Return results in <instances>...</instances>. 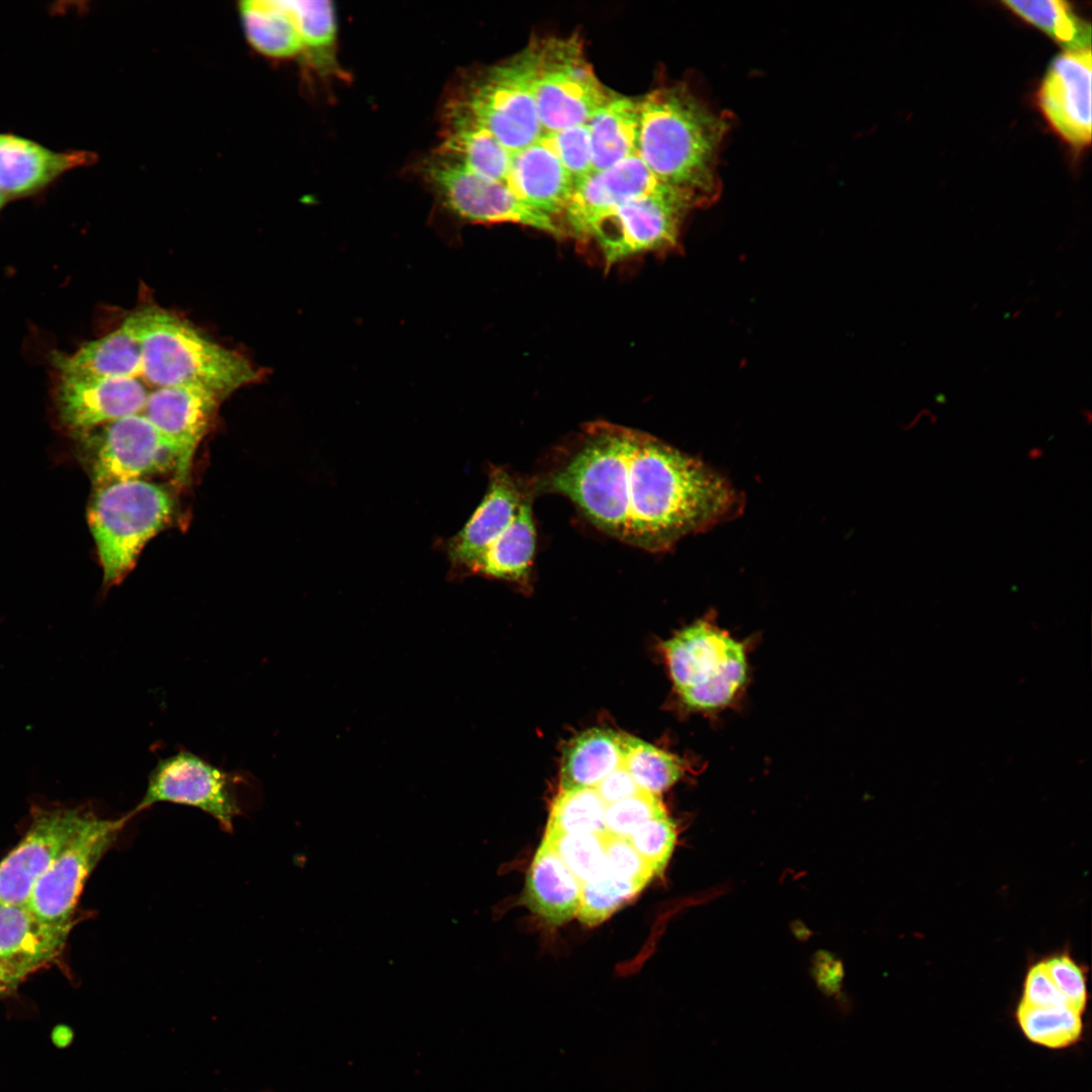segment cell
<instances>
[{"instance_id": "1", "label": "cell", "mask_w": 1092, "mask_h": 1092, "mask_svg": "<svg viewBox=\"0 0 1092 1092\" xmlns=\"http://www.w3.org/2000/svg\"><path fill=\"white\" fill-rule=\"evenodd\" d=\"M535 492L568 498L598 529L646 551H664L736 512L738 497L702 461L632 428L587 424Z\"/></svg>"}, {"instance_id": "2", "label": "cell", "mask_w": 1092, "mask_h": 1092, "mask_svg": "<svg viewBox=\"0 0 1092 1092\" xmlns=\"http://www.w3.org/2000/svg\"><path fill=\"white\" fill-rule=\"evenodd\" d=\"M637 154L655 178L695 208L715 202L720 147L730 128L685 84L663 86L639 100Z\"/></svg>"}, {"instance_id": "3", "label": "cell", "mask_w": 1092, "mask_h": 1092, "mask_svg": "<svg viewBox=\"0 0 1092 1092\" xmlns=\"http://www.w3.org/2000/svg\"><path fill=\"white\" fill-rule=\"evenodd\" d=\"M128 318L141 343V375L156 388L195 385L222 398L261 378L245 356L205 338L175 314L149 307Z\"/></svg>"}, {"instance_id": "4", "label": "cell", "mask_w": 1092, "mask_h": 1092, "mask_svg": "<svg viewBox=\"0 0 1092 1092\" xmlns=\"http://www.w3.org/2000/svg\"><path fill=\"white\" fill-rule=\"evenodd\" d=\"M174 512L162 486L131 479L98 486L88 510L89 528L103 570V582H119Z\"/></svg>"}, {"instance_id": "5", "label": "cell", "mask_w": 1092, "mask_h": 1092, "mask_svg": "<svg viewBox=\"0 0 1092 1092\" xmlns=\"http://www.w3.org/2000/svg\"><path fill=\"white\" fill-rule=\"evenodd\" d=\"M663 652L681 703L694 711L727 707L747 679L744 643L706 619L665 641Z\"/></svg>"}, {"instance_id": "6", "label": "cell", "mask_w": 1092, "mask_h": 1092, "mask_svg": "<svg viewBox=\"0 0 1092 1092\" xmlns=\"http://www.w3.org/2000/svg\"><path fill=\"white\" fill-rule=\"evenodd\" d=\"M530 43L534 95L544 133L586 124L615 95L596 76L577 35Z\"/></svg>"}, {"instance_id": "7", "label": "cell", "mask_w": 1092, "mask_h": 1092, "mask_svg": "<svg viewBox=\"0 0 1092 1092\" xmlns=\"http://www.w3.org/2000/svg\"><path fill=\"white\" fill-rule=\"evenodd\" d=\"M458 104L512 153L539 141L544 132L534 95L531 43L486 70Z\"/></svg>"}, {"instance_id": "8", "label": "cell", "mask_w": 1092, "mask_h": 1092, "mask_svg": "<svg viewBox=\"0 0 1092 1092\" xmlns=\"http://www.w3.org/2000/svg\"><path fill=\"white\" fill-rule=\"evenodd\" d=\"M130 820L102 818L89 810L47 872L35 884L26 906L42 920L70 923L84 886L103 855Z\"/></svg>"}, {"instance_id": "9", "label": "cell", "mask_w": 1092, "mask_h": 1092, "mask_svg": "<svg viewBox=\"0 0 1092 1092\" xmlns=\"http://www.w3.org/2000/svg\"><path fill=\"white\" fill-rule=\"evenodd\" d=\"M693 209L674 193L645 196L602 215L581 240L597 243L607 267L641 253L672 251L678 247L682 221Z\"/></svg>"}, {"instance_id": "10", "label": "cell", "mask_w": 1092, "mask_h": 1092, "mask_svg": "<svg viewBox=\"0 0 1092 1092\" xmlns=\"http://www.w3.org/2000/svg\"><path fill=\"white\" fill-rule=\"evenodd\" d=\"M242 778L228 772L188 750L161 758L148 777L140 803L130 818L157 803L193 807L210 815L229 833L242 814L237 786Z\"/></svg>"}, {"instance_id": "11", "label": "cell", "mask_w": 1092, "mask_h": 1092, "mask_svg": "<svg viewBox=\"0 0 1092 1092\" xmlns=\"http://www.w3.org/2000/svg\"><path fill=\"white\" fill-rule=\"evenodd\" d=\"M429 177L449 210L477 223L513 222L556 237L559 224L522 202L504 183L473 173L458 162L440 161L428 167Z\"/></svg>"}, {"instance_id": "12", "label": "cell", "mask_w": 1092, "mask_h": 1092, "mask_svg": "<svg viewBox=\"0 0 1092 1092\" xmlns=\"http://www.w3.org/2000/svg\"><path fill=\"white\" fill-rule=\"evenodd\" d=\"M95 438L91 463L94 485L143 479L169 467L176 469L178 452L143 414L102 425Z\"/></svg>"}, {"instance_id": "13", "label": "cell", "mask_w": 1092, "mask_h": 1092, "mask_svg": "<svg viewBox=\"0 0 1092 1092\" xmlns=\"http://www.w3.org/2000/svg\"><path fill=\"white\" fill-rule=\"evenodd\" d=\"M90 809L34 807L30 825L0 861V903L26 905L40 877L85 820Z\"/></svg>"}, {"instance_id": "14", "label": "cell", "mask_w": 1092, "mask_h": 1092, "mask_svg": "<svg viewBox=\"0 0 1092 1092\" xmlns=\"http://www.w3.org/2000/svg\"><path fill=\"white\" fill-rule=\"evenodd\" d=\"M534 494L531 480L493 466L478 507L448 542L447 553L453 568L471 574L485 551L508 533L527 507L533 505Z\"/></svg>"}, {"instance_id": "15", "label": "cell", "mask_w": 1092, "mask_h": 1092, "mask_svg": "<svg viewBox=\"0 0 1092 1092\" xmlns=\"http://www.w3.org/2000/svg\"><path fill=\"white\" fill-rule=\"evenodd\" d=\"M1051 128L1074 151L1091 144V50L1065 51L1053 59L1035 93Z\"/></svg>"}, {"instance_id": "16", "label": "cell", "mask_w": 1092, "mask_h": 1092, "mask_svg": "<svg viewBox=\"0 0 1092 1092\" xmlns=\"http://www.w3.org/2000/svg\"><path fill=\"white\" fill-rule=\"evenodd\" d=\"M55 400L62 423L89 431L142 414L150 391L138 378L82 376L59 372Z\"/></svg>"}, {"instance_id": "17", "label": "cell", "mask_w": 1092, "mask_h": 1092, "mask_svg": "<svg viewBox=\"0 0 1092 1092\" xmlns=\"http://www.w3.org/2000/svg\"><path fill=\"white\" fill-rule=\"evenodd\" d=\"M661 193L677 194L663 186L635 154L608 169L592 173L574 186L561 220L564 235L568 233L581 239L595 220L612 209Z\"/></svg>"}, {"instance_id": "18", "label": "cell", "mask_w": 1092, "mask_h": 1092, "mask_svg": "<svg viewBox=\"0 0 1092 1092\" xmlns=\"http://www.w3.org/2000/svg\"><path fill=\"white\" fill-rule=\"evenodd\" d=\"M219 400L216 393L195 385L159 387L149 393L142 414L176 446V478L182 483Z\"/></svg>"}, {"instance_id": "19", "label": "cell", "mask_w": 1092, "mask_h": 1092, "mask_svg": "<svg viewBox=\"0 0 1092 1092\" xmlns=\"http://www.w3.org/2000/svg\"><path fill=\"white\" fill-rule=\"evenodd\" d=\"M85 151H54L27 138L0 132V191L7 200L39 193L65 173L90 165Z\"/></svg>"}, {"instance_id": "20", "label": "cell", "mask_w": 1092, "mask_h": 1092, "mask_svg": "<svg viewBox=\"0 0 1092 1092\" xmlns=\"http://www.w3.org/2000/svg\"><path fill=\"white\" fill-rule=\"evenodd\" d=\"M506 185L526 205L553 218L563 232L561 220L574 184L542 136L513 153Z\"/></svg>"}, {"instance_id": "21", "label": "cell", "mask_w": 1092, "mask_h": 1092, "mask_svg": "<svg viewBox=\"0 0 1092 1092\" xmlns=\"http://www.w3.org/2000/svg\"><path fill=\"white\" fill-rule=\"evenodd\" d=\"M72 926L42 920L26 905L0 903V960L29 976L63 952Z\"/></svg>"}, {"instance_id": "22", "label": "cell", "mask_w": 1092, "mask_h": 1092, "mask_svg": "<svg viewBox=\"0 0 1092 1092\" xmlns=\"http://www.w3.org/2000/svg\"><path fill=\"white\" fill-rule=\"evenodd\" d=\"M581 885L553 847L542 840L528 870L524 902L546 924L559 926L578 912Z\"/></svg>"}, {"instance_id": "23", "label": "cell", "mask_w": 1092, "mask_h": 1092, "mask_svg": "<svg viewBox=\"0 0 1092 1092\" xmlns=\"http://www.w3.org/2000/svg\"><path fill=\"white\" fill-rule=\"evenodd\" d=\"M58 372L82 376L131 377L142 374V348L128 318L111 333L82 345L73 354L55 352Z\"/></svg>"}, {"instance_id": "24", "label": "cell", "mask_w": 1092, "mask_h": 1092, "mask_svg": "<svg viewBox=\"0 0 1092 1092\" xmlns=\"http://www.w3.org/2000/svg\"><path fill=\"white\" fill-rule=\"evenodd\" d=\"M443 148L478 176L506 184L513 153L458 103L450 111L449 132Z\"/></svg>"}, {"instance_id": "25", "label": "cell", "mask_w": 1092, "mask_h": 1092, "mask_svg": "<svg viewBox=\"0 0 1092 1092\" xmlns=\"http://www.w3.org/2000/svg\"><path fill=\"white\" fill-rule=\"evenodd\" d=\"M622 762L621 734L602 728L583 731L570 739L563 750L560 788L595 789Z\"/></svg>"}, {"instance_id": "26", "label": "cell", "mask_w": 1092, "mask_h": 1092, "mask_svg": "<svg viewBox=\"0 0 1092 1092\" xmlns=\"http://www.w3.org/2000/svg\"><path fill=\"white\" fill-rule=\"evenodd\" d=\"M639 101L614 95L587 121L593 173L637 154Z\"/></svg>"}, {"instance_id": "27", "label": "cell", "mask_w": 1092, "mask_h": 1092, "mask_svg": "<svg viewBox=\"0 0 1092 1092\" xmlns=\"http://www.w3.org/2000/svg\"><path fill=\"white\" fill-rule=\"evenodd\" d=\"M239 11L246 38L259 54L286 59L303 51L295 23L283 1H243Z\"/></svg>"}, {"instance_id": "28", "label": "cell", "mask_w": 1092, "mask_h": 1092, "mask_svg": "<svg viewBox=\"0 0 1092 1092\" xmlns=\"http://www.w3.org/2000/svg\"><path fill=\"white\" fill-rule=\"evenodd\" d=\"M1002 4L1024 21L1045 32L1066 51L1090 48L1091 26L1067 1H1004Z\"/></svg>"}, {"instance_id": "29", "label": "cell", "mask_w": 1092, "mask_h": 1092, "mask_svg": "<svg viewBox=\"0 0 1092 1092\" xmlns=\"http://www.w3.org/2000/svg\"><path fill=\"white\" fill-rule=\"evenodd\" d=\"M622 765L637 786L657 796L684 775L686 765L677 755L659 749L633 736L622 735Z\"/></svg>"}, {"instance_id": "30", "label": "cell", "mask_w": 1092, "mask_h": 1092, "mask_svg": "<svg viewBox=\"0 0 1092 1092\" xmlns=\"http://www.w3.org/2000/svg\"><path fill=\"white\" fill-rule=\"evenodd\" d=\"M1016 1020L1029 1041L1054 1050L1075 1044L1083 1031L1082 1013L1071 1006L1040 1008L1019 1002Z\"/></svg>"}, {"instance_id": "31", "label": "cell", "mask_w": 1092, "mask_h": 1092, "mask_svg": "<svg viewBox=\"0 0 1092 1092\" xmlns=\"http://www.w3.org/2000/svg\"><path fill=\"white\" fill-rule=\"evenodd\" d=\"M606 804L592 788L560 790L554 799L545 834H604Z\"/></svg>"}, {"instance_id": "32", "label": "cell", "mask_w": 1092, "mask_h": 1092, "mask_svg": "<svg viewBox=\"0 0 1092 1092\" xmlns=\"http://www.w3.org/2000/svg\"><path fill=\"white\" fill-rule=\"evenodd\" d=\"M306 49L314 61L331 60L336 38V15L330 1L284 0Z\"/></svg>"}, {"instance_id": "33", "label": "cell", "mask_w": 1092, "mask_h": 1092, "mask_svg": "<svg viewBox=\"0 0 1092 1092\" xmlns=\"http://www.w3.org/2000/svg\"><path fill=\"white\" fill-rule=\"evenodd\" d=\"M641 890V887L616 878L606 870L601 877L581 885L577 917L584 925H598Z\"/></svg>"}, {"instance_id": "34", "label": "cell", "mask_w": 1092, "mask_h": 1092, "mask_svg": "<svg viewBox=\"0 0 1092 1092\" xmlns=\"http://www.w3.org/2000/svg\"><path fill=\"white\" fill-rule=\"evenodd\" d=\"M543 840L553 847L580 885L601 877L607 870L602 834H545Z\"/></svg>"}, {"instance_id": "35", "label": "cell", "mask_w": 1092, "mask_h": 1092, "mask_svg": "<svg viewBox=\"0 0 1092 1092\" xmlns=\"http://www.w3.org/2000/svg\"><path fill=\"white\" fill-rule=\"evenodd\" d=\"M542 139L554 151L574 186L593 173L592 147L586 124L543 133Z\"/></svg>"}, {"instance_id": "36", "label": "cell", "mask_w": 1092, "mask_h": 1092, "mask_svg": "<svg viewBox=\"0 0 1092 1092\" xmlns=\"http://www.w3.org/2000/svg\"><path fill=\"white\" fill-rule=\"evenodd\" d=\"M666 814L657 796L641 793L606 806L605 828L610 835L628 838L645 822Z\"/></svg>"}, {"instance_id": "37", "label": "cell", "mask_w": 1092, "mask_h": 1092, "mask_svg": "<svg viewBox=\"0 0 1092 1092\" xmlns=\"http://www.w3.org/2000/svg\"><path fill=\"white\" fill-rule=\"evenodd\" d=\"M675 837L674 825L664 814L642 824L628 839L653 873L659 875L671 856Z\"/></svg>"}, {"instance_id": "38", "label": "cell", "mask_w": 1092, "mask_h": 1092, "mask_svg": "<svg viewBox=\"0 0 1092 1092\" xmlns=\"http://www.w3.org/2000/svg\"><path fill=\"white\" fill-rule=\"evenodd\" d=\"M607 872L642 889L655 876L625 837L602 834Z\"/></svg>"}, {"instance_id": "39", "label": "cell", "mask_w": 1092, "mask_h": 1092, "mask_svg": "<svg viewBox=\"0 0 1092 1092\" xmlns=\"http://www.w3.org/2000/svg\"><path fill=\"white\" fill-rule=\"evenodd\" d=\"M1042 963L1070 1006L1083 1013L1088 998L1083 970L1067 954L1055 956Z\"/></svg>"}, {"instance_id": "40", "label": "cell", "mask_w": 1092, "mask_h": 1092, "mask_svg": "<svg viewBox=\"0 0 1092 1092\" xmlns=\"http://www.w3.org/2000/svg\"><path fill=\"white\" fill-rule=\"evenodd\" d=\"M1020 1003L1040 1008L1070 1006L1053 982L1042 962L1033 965L1028 970Z\"/></svg>"}, {"instance_id": "41", "label": "cell", "mask_w": 1092, "mask_h": 1092, "mask_svg": "<svg viewBox=\"0 0 1092 1092\" xmlns=\"http://www.w3.org/2000/svg\"><path fill=\"white\" fill-rule=\"evenodd\" d=\"M595 790L606 805L625 800L643 791L623 765L607 776Z\"/></svg>"}, {"instance_id": "42", "label": "cell", "mask_w": 1092, "mask_h": 1092, "mask_svg": "<svg viewBox=\"0 0 1092 1092\" xmlns=\"http://www.w3.org/2000/svg\"><path fill=\"white\" fill-rule=\"evenodd\" d=\"M27 977L26 973L0 960V998L13 993Z\"/></svg>"}, {"instance_id": "43", "label": "cell", "mask_w": 1092, "mask_h": 1092, "mask_svg": "<svg viewBox=\"0 0 1092 1092\" xmlns=\"http://www.w3.org/2000/svg\"><path fill=\"white\" fill-rule=\"evenodd\" d=\"M1042 453H1043V451H1042L1041 449H1039V448L1035 447V448H1032V449H1031V450L1029 451V453H1028V457H1029L1030 459H1038L1039 457H1041Z\"/></svg>"}, {"instance_id": "44", "label": "cell", "mask_w": 1092, "mask_h": 1092, "mask_svg": "<svg viewBox=\"0 0 1092 1092\" xmlns=\"http://www.w3.org/2000/svg\"><path fill=\"white\" fill-rule=\"evenodd\" d=\"M1080 414L1083 416V418L1087 419V425L1089 426L1091 423V412L1089 410L1083 408L1080 411Z\"/></svg>"}, {"instance_id": "45", "label": "cell", "mask_w": 1092, "mask_h": 1092, "mask_svg": "<svg viewBox=\"0 0 1092 1092\" xmlns=\"http://www.w3.org/2000/svg\"><path fill=\"white\" fill-rule=\"evenodd\" d=\"M6 201H7V199L5 198V196L0 191V209L4 206Z\"/></svg>"}]
</instances>
